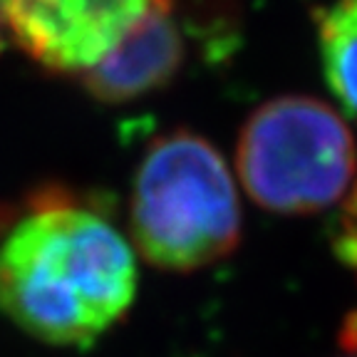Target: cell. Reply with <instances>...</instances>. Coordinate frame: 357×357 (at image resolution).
<instances>
[{"instance_id":"6da1fadb","label":"cell","mask_w":357,"mask_h":357,"mask_svg":"<svg viewBox=\"0 0 357 357\" xmlns=\"http://www.w3.org/2000/svg\"><path fill=\"white\" fill-rule=\"evenodd\" d=\"M134 293L132 245L65 189L38 191L0 241V310L47 345H92Z\"/></svg>"},{"instance_id":"7a4b0ae2","label":"cell","mask_w":357,"mask_h":357,"mask_svg":"<svg viewBox=\"0 0 357 357\" xmlns=\"http://www.w3.org/2000/svg\"><path fill=\"white\" fill-rule=\"evenodd\" d=\"M132 238L146 263L189 273L241 241L234 178L211 142L186 129L156 137L134 178Z\"/></svg>"},{"instance_id":"3957f363","label":"cell","mask_w":357,"mask_h":357,"mask_svg":"<svg viewBox=\"0 0 357 357\" xmlns=\"http://www.w3.org/2000/svg\"><path fill=\"white\" fill-rule=\"evenodd\" d=\"M236 162L258 206L305 216L350 191L357 149L352 132L330 105L312 97H275L243 124Z\"/></svg>"},{"instance_id":"277c9868","label":"cell","mask_w":357,"mask_h":357,"mask_svg":"<svg viewBox=\"0 0 357 357\" xmlns=\"http://www.w3.org/2000/svg\"><path fill=\"white\" fill-rule=\"evenodd\" d=\"M162 3L172 0H0V28L47 70L84 73Z\"/></svg>"},{"instance_id":"5b68a950","label":"cell","mask_w":357,"mask_h":357,"mask_svg":"<svg viewBox=\"0 0 357 357\" xmlns=\"http://www.w3.org/2000/svg\"><path fill=\"white\" fill-rule=\"evenodd\" d=\"M181 62L184 38L172 17V3H162L105 60L84 70L82 84L95 100L129 102L172 82Z\"/></svg>"},{"instance_id":"8992f818","label":"cell","mask_w":357,"mask_h":357,"mask_svg":"<svg viewBox=\"0 0 357 357\" xmlns=\"http://www.w3.org/2000/svg\"><path fill=\"white\" fill-rule=\"evenodd\" d=\"M318 35L330 89L357 119V0H335L320 13Z\"/></svg>"},{"instance_id":"52a82bcc","label":"cell","mask_w":357,"mask_h":357,"mask_svg":"<svg viewBox=\"0 0 357 357\" xmlns=\"http://www.w3.org/2000/svg\"><path fill=\"white\" fill-rule=\"evenodd\" d=\"M337 253L357 273V186L352 189L345 208H342L340 229H337Z\"/></svg>"}]
</instances>
